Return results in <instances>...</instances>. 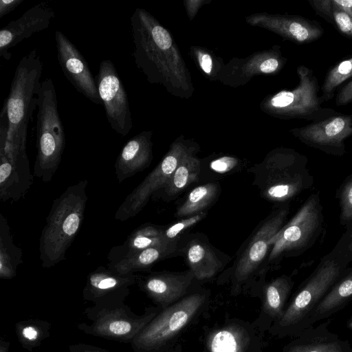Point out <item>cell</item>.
<instances>
[{"instance_id":"10","label":"cell","mask_w":352,"mask_h":352,"mask_svg":"<svg viewBox=\"0 0 352 352\" xmlns=\"http://www.w3.org/2000/svg\"><path fill=\"white\" fill-rule=\"evenodd\" d=\"M96 81L111 127L120 135H127L133 127L128 96L111 60L100 62Z\"/></svg>"},{"instance_id":"23","label":"cell","mask_w":352,"mask_h":352,"mask_svg":"<svg viewBox=\"0 0 352 352\" xmlns=\"http://www.w3.org/2000/svg\"><path fill=\"white\" fill-rule=\"evenodd\" d=\"M292 287V280L285 276L277 277L263 287L261 311L254 322L259 330H269L282 317Z\"/></svg>"},{"instance_id":"44","label":"cell","mask_w":352,"mask_h":352,"mask_svg":"<svg viewBox=\"0 0 352 352\" xmlns=\"http://www.w3.org/2000/svg\"><path fill=\"white\" fill-rule=\"evenodd\" d=\"M10 342L3 339L0 340V352H9Z\"/></svg>"},{"instance_id":"17","label":"cell","mask_w":352,"mask_h":352,"mask_svg":"<svg viewBox=\"0 0 352 352\" xmlns=\"http://www.w3.org/2000/svg\"><path fill=\"white\" fill-rule=\"evenodd\" d=\"M262 331L254 323L232 319L206 337L208 352H261Z\"/></svg>"},{"instance_id":"11","label":"cell","mask_w":352,"mask_h":352,"mask_svg":"<svg viewBox=\"0 0 352 352\" xmlns=\"http://www.w3.org/2000/svg\"><path fill=\"white\" fill-rule=\"evenodd\" d=\"M190 151L181 142L173 144L158 165L126 196L114 218L124 221L137 215L151 195L165 186L182 157Z\"/></svg>"},{"instance_id":"1","label":"cell","mask_w":352,"mask_h":352,"mask_svg":"<svg viewBox=\"0 0 352 352\" xmlns=\"http://www.w3.org/2000/svg\"><path fill=\"white\" fill-rule=\"evenodd\" d=\"M42 71L43 63L35 49L24 55L16 66L4 100L9 128L6 140L0 138V148L5 152L26 151L28 125L38 105Z\"/></svg>"},{"instance_id":"7","label":"cell","mask_w":352,"mask_h":352,"mask_svg":"<svg viewBox=\"0 0 352 352\" xmlns=\"http://www.w3.org/2000/svg\"><path fill=\"white\" fill-rule=\"evenodd\" d=\"M305 162V157L294 150L273 151L262 162L250 169L254 176L253 184L265 199L276 202L287 201L303 187V177L300 170Z\"/></svg>"},{"instance_id":"34","label":"cell","mask_w":352,"mask_h":352,"mask_svg":"<svg viewBox=\"0 0 352 352\" xmlns=\"http://www.w3.org/2000/svg\"><path fill=\"white\" fill-rule=\"evenodd\" d=\"M206 216V212H200L175 223L164 230V237L166 241L170 245H175L182 234L194 225L197 224Z\"/></svg>"},{"instance_id":"19","label":"cell","mask_w":352,"mask_h":352,"mask_svg":"<svg viewBox=\"0 0 352 352\" xmlns=\"http://www.w3.org/2000/svg\"><path fill=\"white\" fill-rule=\"evenodd\" d=\"M194 278L190 270L182 273L155 272L139 277L138 283L157 307L164 309L186 296Z\"/></svg>"},{"instance_id":"13","label":"cell","mask_w":352,"mask_h":352,"mask_svg":"<svg viewBox=\"0 0 352 352\" xmlns=\"http://www.w3.org/2000/svg\"><path fill=\"white\" fill-rule=\"evenodd\" d=\"M320 217L318 202L313 197L270 239L269 244L272 249L269 261L278 258L285 252L305 246L317 230Z\"/></svg>"},{"instance_id":"42","label":"cell","mask_w":352,"mask_h":352,"mask_svg":"<svg viewBox=\"0 0 352 352\" xmlns=\"http://www.w3.org/2000/svg\"><path fill=\"white\" fill-rule=\"evenodd\" d=\"M199 62L203 71L206 74H210L212 69V59L207 53H199Z\"/></svg>"},{"instance_id":"36","label":"cell","mask_w":352,"mask_h":352,"mask_svg":"<svg viewBox=\"0 0 352 352\" xmlns=\"http://www.w3.org/2000/svg\"><path fill=\"white\" fill-rule=\"evenodd\" d=\"M342 217L344 220L352 219V179L343 187L340 195Z\"/></svg>"},{"instance_id":"14","label":"cell","mask_w":352,"mask_h":352,"mask_svg":"<svg viewBox=\"0 0 352 352\" xmlns=\"http://www.w3.org/2000/svg\"><path fill=\"white\" fill-rule=\"evenodd\" d=\"M136 274H118L103 266L88 274L82 290V298L93 302L96 309L124 304L130 293V287L137 283Z\"/></svg>"},{"instance_id":"28","label":"cell","mask_w":352,"mask_h":352,"mask_svg":"<svg viewBox=\"0 0 352 352\" xmlns=\"http://www.w3.org/2000/svg\"><path fill=\"white\" fill-rule=\"evenodd\" d=\"M352 300V274L336 283L319 304L309 321V327L343 309Z\"/></svg>"},{"instance_id":"39","label":"cell","mask_w":352,"mask_h":352,"mask_svg":"<svg viewBox=\"0 0 352 352\" xmlns=\"http://www.w3.org/2000/svg\"><path fill=\"white\" fill-rule=\"evenodd\" d=\"M236 159L230 157H223L213 161L211 167L219 173H226L231 170L236 164Z\"/></svg>"},{"instance_id":"25","label":"cell","mask_w":352,"mask_h":352,"mask_svg":"<svg viewBox=\"0 0 352 352\" xmlns=\"http://www.w3.org/2000/svg\"><path fill=\"white\" fill-rule=\"evenodd\" d=\"M163 228L146 223L132 232L122 244L114 246L109 253L110 263L116 262L145 249L157 246H174L164 237Z\"/></svg>"},{"instance_id":"21","label":"cell","mask_w":352,"mask_h":352,"mask_svg":"<svg viewBox=\"0 0 352 352\" xmlns=\"http://www.w3.org/2000/svg\"><path fill=\"white\" fill-rule=\"evenodd\" d=\"M261 22L265 28L281 36L284 39L303 45L314 42L322 37L324 30L320 23L299 15L265 14Z\"/></svg>"},{"instance_id":"8","label":"cell","mask_w":352,"mask_h":352,"mask_svg":"<svg viewBox=\"0 0 352 352\" xmlns=\"http://www.w3.org/2000/svg\"><path fill=\"white\" fill-rule=\"evenodd\" d=\"M161 309L146 307L143 314L137 315L124 303L100 309L89 307L83 314L91 323H79L77 328L88 335L131 344Z\"/></svg>"},{"instance_id":"18","label":"cell","mask_w":352,"mask_h":352,"mask_svg":"<svg viewBox=\"0 0 352 352\" xmlns=\"http://www.w3.org/2000/svg\"><path fill=\"white\" fill-rule=\"evenodd\" d=\"M55 12L47 2H41L27 10L19 18L11 21L0 30V56L10 60L12 47L36 32L47 29Z\"/></svg>"},{"instance_id":"9","label":"cell","mask_w":352,"mask_h":352,"mask_svg":"<svg viewBox=\"0 0 352 352\" xmlns=\"http://www.w3.org/2000/svg\"><path fill=\"white\" fill-rule=\"evenodd\" d=\"M298 85L291 91H281L269 100V108L277 117L290 119L298 118L308 121H322L335 115L337 111L322 107L319 92L320 87L312 69L300 65L297 68Z\"/></svg>"},{"instance_id":"26","label":"cell","mask_w":352,"mask_h":352,"mask_svg":"<svg viewBox=\"0 0 352 352\" xmlns=\"http://www.w3.org/2000/svg\"><path fill=\"white\" fill-rule=\"evenodd\" d=\"M185 254L190 270L198 280L210 278L223 267L214 250L201 239H195L189 241Z\"/></svg>"},{"instance_id":"3","label":"cell","mask_w":352,"mask_h":352,"mask_svg":"<svg viewBox=\"0 0 352 352\" xmlns=\"http://www.w3.org/2000/svg\"><path fill=\"white\" fill-rule=\"evenodd\" d=\"M131 27L134 43L132 55L137 67L148 82L167 86L170 78V50H174L170 33L140 8L131 16Z\"/></svg>"},{"instance_id":"31","label":"cell","mask_w":352,"mask_h":352,"mask_svg":"<svg viewBox=\"0 0 352 352\" xmlns=\"http://www.w3.org/2000/svg\"><path fill=\"white\" fill-rule=\"evenodd\" d=\"M219 192V185L215 182L197 186L188 195L185 201L178 208L177 217H188L200 212L216 199Z\"/></svg>"},{"instance_id":"48","label":"cell","mask_w":352,"mask_h":352,"mask_svg":"<svg viewBox=\"0 0 352 352\" xmlns=\"http://www.w3.org/2000/svg\"><path fill=\"white\" fill-rule=\"evenodd\" d=\"M351 242H352V239H351ZM351 245H352V243Z\"/></svg>"},{"instance_id":"47","label":"cell","mask_w":352,"mask_h":352,"mask_svg":"<svg viewBox=\"0 0 352 352\" xmlns=\"http://www.w3.org/2000/svg\"><path fill=\"white\" fill-rule=\"evenodd\" d=\"M171 352H181L180 347H177V349L175 351Z\"/></svg>"},{"instance_id":"40","label":"cell","mask_w":352,"mask_h":352,"mask_svg":"<svg viewBox=\"0 0 352 352\" xmlns=\"http://www.w3.org/2000/svg\"><path fill=\"white\" fill-rule=\"evenodd\" d=\"M69 352H109L99 346L87 344L85 343H78L69 345Z\"/></svg>"},{"instance_id":"29","label":"cell","mask_w":352,"mask_h":352,"mask_svg":"<svg viewBox=\"0 0 352 352\" xmlns=\"http://www.w3.org/2000/svg\"><path fill=\"white\" fill-rule=\"evenodd\" d=\"M22 250L13 241L7 219L0 214V278L12 279L22 263Z\"/></svg>"},{"instance_id":"32","label":"cell","mask_w":352,"mask_h":352,"mask_svg":"<svg viewBox=\"0 0 352 352\" xmlns=\"http://www.w3.org/2000/svg\"><path fill=\"white\" fill-rule=\"evenodd\" d=\"M50 327L51 324L45 320L28 319L16 323L15 332L22 347L32 351L50 336Z\"/></svg>"},{"instance_id":"37","label":"cell","mask_w":352,"mask_h":352,"mask_svg":"<svg viewBox=\"0 0 352 352\" xmlns=\"http://www.w3.org/2000/svg\"><path fill=\"white\" fill-rule=\"evenodd\" d=\"M315 12L331 24L333 4L332 0H308Z\"/></svg>"},{"instance_id":"6","label":"cell","mask_w":352,"mask_h":352,"mask_svg":"<svg viewBox=\"0 0 352 352\" xmlns=\"http://www.w3.org/2000/svg\"><path fill=\"white\" fill-rule=\"evenodd\" d=\"M206 293L186 295L162 309L131 342L135 352H162L206 305Z\"/></svg>"},{"instance_id":"43","label":"cell","mask_w":352,"mask_h":352,"mask_svg":"<svg viewBox=\"0 0 352 352\" xmlns=\"http://www.w3.org/2000/svg\"><path fill=\"white\" fill-rule=\"evenodd\" d=\"M334 5L352 16V0H332Z\"/></svg>"},{"instance_id":"2","label":"cell","mask_w":352,"mask_h":352,"mask_svg":"<svg viewBox=\"0 0 352 352\" xmlns=\"http://www.w3.org/2000/svg\"><path fill=\"white\" fill-rule=\"evenodd\" d=\"M87 184L84 179L71 185L54 200L39 240L43 267H52L65 259L84 220Z\"/></svg>"},{"instance_id":"46","label":"cell","mask_w":352,"mask_h":352,"mask_svg":"<svg viewBox=\"0 0 352 352\" xmlns=\"http://www.w3.org/2000/svg\"><path fill=\"white\" fill-rule=\"evenodd\" d=\"M347 327L350 329H352V316L349 319V320L347 322Z\"/></svg>"},{"instance_id":"27","label":"cell","mask_w":352,"mask_h":352,"mask_svg":"<svg viewBox=\"0 0 352 352\" xmlns=\"http://www.w3.org/2000/svg\"><path fill=\"white\" fill-rule=\"evenodd\" d=\"M176 247H152L116 262L110 263L109 269L118 274H135L140 271L148 270L156 262L174 254Z\"/></svg>"},{"instance_id":"33","label":"cell","mask_w":352,"mask_h":352,"mask_svg":"<svg viewBox=\"0 0 352 352\" xmlns=\"http://www.w3.org/2000/svg\"><path fill=\"white\" fill-rule=\"evenodd\" d=\"M351 77L352 56L342 60L329 69L320 87L323 103L333 99L339 86Z\"/></svg>"},{"instance_id":"38","label":"cell","mask_w":352,"mask_h":352,"mask_svg":"<svg viewBox=\"0 0 352 352\" xmlns=\"http://www.w3.org/2000/svg\"><path fill=\"white\" fill-rule=\"evenodd\" d=\"M335 103L336 106H344L352 103V80L338 91Z\"/></svg>"},{"instance_id":"16","label":"cell","mask_w":352,"mask_h":352,"mask_svg":"<svg viewBox=\"0 0 352 352\" xmlns=\"http://www.w3.org/2000/svg\"><path fill=\"white\" fill-rule=\"evenodd\" d=\"M57 58L69 82L81 94L96 104H102L96 78L89 65L75 45L61 31L55 32Z\"/></svg>"},{"instance_id":"30","label":"cell","mask_w":352,"mask_h":352,"mask_svg":"<svg viewBox=\"0 0 352 352\" xmlns=\"http://www.w3.org/2000/svg\"><path fill=\"white\" fill-rule=\"evenodd\" d=\"M200 169V161L193 155L190 150L182 157L163 188L166 197L173 198L190 184L197 182Z\"/></svg>"},{"instance_id":"5","label":"cell","mask_w":352,"mask_h":352,"mask_svg":"<svg viewBox=\"0 0 352 352\" xmlns=\"http://www.w3.org/2000/svg\"><path fill=\"white\" fill-rule=\"evenodd\" d=\"M340 275V267L335 261L321 265L292 298L282 317L270 327V334L280 338H293L307 329L314 312Z\"/></svg>"},{"instance_id":"4","label":"cell","mask_w":352,"mask_h":352,"mask_svg":"<svg viewBox=\"0 0 352 352\" xmlns=\"http://www.w3.org/2000/svg\"><path fill=\"white\" fill-rule=\"evenodd\" d=\"M37 107V153L33 175L49 182L58 168L65 146V134L58 111L56 88L50 78L41 83Z\"/></svg>"},{"instance_id":"12","label":"cell","mask_w":352,"mask_h":352,"mask_svg":"<svg viewBox=\"0 0 352 352\" xmlns=\"http://www.w3.org/2000/svg\"><path fill=\"white\" fill-rule=\"evenodd\" d=\"M287 212V209H282L271 214L256 230L234 267L232 275V294L240 293L243 287L250 280L269 251V241L282 228Z\"/></svg>"},{"instance_id":"15","label":"cell","mask_w":352,"mask_h":352,"mask_svg":"<svg viewBox=\"0 0 352 352\" xmlns=\"http://www.w3.org/2000/svg\"><path fill=\"white\" fill-rule=\"evenodd\" d=\"M291 133L303 143L333 153H342L352 135V114L337 112L322 121L294 128Z\"/></svg>"},{"instance_id":"24","label":"cell","mask_w":352,"mask_h":352,"mask_svg":"<svg viewBox=\"0 0 352 352\" xmlns=\"http://www.w3.org/2000/svg\"><path fill=\"white\" fill-rule=\"evenodd\" d=\"M28 156L10 162L0 156V199L18 201L32 184Z\"/></svg>"},{"instance_id":"22","label":"cell","mask_w":352,"mask_h":352,"mask_svg":"<svg viewBox=\"0 0 352 352\" xmlns=\"http://www.w3.org/2000/svg\"><path fill=\"white\" fill-rule=\"evenodd\" d=\"M151 135V131H142L123 146L114 166L119 183L149 166L153 158Z\"/></svg>"},{"instance_id":"35","label":"cell","mask_w":352,"mask_h":352,"mask_svg":"<svg viewBox=\"0 0 352 352\" xmlns=\"http://www.w3.org/2000/svg\"><path fill=\"white\" fill-rule=\"evenodd\" d=\"M331 25L342 35L352 38V16L334 4Z\"/></svg>"},{"instance_id":"41","label":"cell","mask_w":352,"mask_h":352,"mask_svg":"<svg viewBox=\"0 0 352 352\" xmlns=\"http://www.w3.org/2000/svg\"><path fill=\"white\" fill-rule=\"evenodd\" d=\"M24 0H0V18L15 10Z\"/></svg>"},{"instance_id":"20","label":"cell","mask_w":352,"mask_h":352,"mask_svg":"<svg viewBox=\"0 0 352 352\" xmlns=\"http://www.w3.org/2000/svg\"><path fill=\"white\" fill-rule=\"evenodd\" d=\"M330 320L301 331L289 342L282 352H352L348 340L329 329Z\"/></svg>"},{"instance_id":"45","label":"cell","mask_w":352,"mask_h":352,"mask_svg":"<svg viewBox=\"0 0 352 352\" xmlns=\"http://www.w3.org/2000/svg\"><path fill=\"white\" fill-rule=\"evenodd\" d=\"M1 125H5V126H6L8 128L9 127L8 124V122H0V126H1ZM25 153H23V154H25ZM23 154H21V155H23ZM0 155H3V154L0 153ZM21 155H17L10 156V157H7V156H6V155H3L6 156V157L10 158V157H16V156Z\"/></svg>"}]
</instances>
